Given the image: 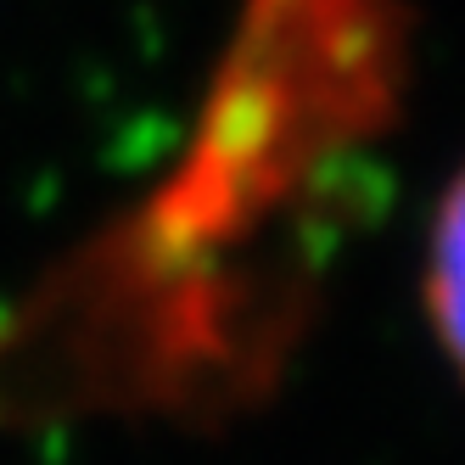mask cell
Listing matches in <instances>:
<instances>
[{
    "instance_id": "cell-1",
    "label": "cell",
    "mask_w": 465,
    "mask_h": 465,
    "mask_svg": "<svg viewBox=\"0 0 465 465\" xmlns=\"http://www.w3.org/2000/svg\"><path fill=\"white\" fill-rule=\"evenodd\" d=\"M431 320H438V337L454 353V364L465 371V174L449 185L438 224H431Z\"/></svg>"
}]
</instances>
